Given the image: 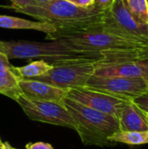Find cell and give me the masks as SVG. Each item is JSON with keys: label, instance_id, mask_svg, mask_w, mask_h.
<instances>
[{"label": "cell", "instance_id": "1", "mask_svg": "<svg viewBox=\"0 0 148 149\" xmlns=\"http://www.w3.org/2000/svg\"><path fill=\"white\" fill-rule=\"evenodd\" d=\"M15 10L40 22L51 24L56 31L84 30L100 26L105 13V10L95 7L80 8L65 0H52L46 3H38Z\"/></svg>", "mask_w": 148, "mask_h": 149}, {"label": "cell", "instance_id": "2", "mask_svg": "<svg viewBox=\"0 0 148 149\" xmlns=\"http://www.w3.org/2000/svg\"><path fill=\"white\" fill-rule=\"evenodd\" d=\"M1 45L3 52L9 59L39 58L51 65L82 60L98 61L101 59L99 55L74 50L58 40L49 42L1 41Z\"/></svg>", "mask_w": 148, "mask_h": 149}, {"label": "cell", "instance_id": "3", "mask_svg": "<svg viewBox=\"0 0 148 149\" xmlns=\"http://www.w3.org/2000/svg\"><path fill=\"white\" fill-rule=\"evenodd\" d=\"M64 105L72 116L76 125L75 130L84 145L99 147L115 145L108 139L120 131L116 117L93 110L68 98L65 100Z\"/></svg>", "mask_w": 148, "mask_h": 149}, {"label": "cell", "instance_id": "4", "mask_svg": "<svg viewBox=\"0 0 148 149\" xmlns=\"http://www.w3.org/2000/svg\"><path fill=\"white\" fill-rule=\"evenodd\" d=\"M45 38L60 41L77 51L99 55L101 58L103 52L136 49L148 45L112 34L104 30L103 24L90 29L56 31L52 34L46 35Z\"/></svg>", "mask_w": 148, "mask_h": 149}, {"label": "cell", "instance_id": "5", "mask_svg": "<svg viewBox=\"0 0 148 149\" xmlns=\"http://www.w3.org/2000/svg\"><path fill=\"white\" fill-rule=\"evenodd\" d=\"M95 62L82 60L56 65L45 74L29 79L41 81L62 89L85 87L89 79L94 74Z\"/></svg>", "mask_w": 148, "mask_h": 149}, {"label": "cell", "instance_id": "6", "mask_svg": "<svg viewBox=\"0 0 148 149\" xmlns=\"http://www.w3.org/2000/svg\"><path fill=\"white\" fill-rule=\"evenodd\" d=\"M103 28L116 36L148 45V25L136 23L122 0H113L110 7L105 10Z\"/></svg>", "mask_w": 148, "mask_h": 149}, {"label": "cell", "instance_id": "7", "mask_svg": "<svg viewBox=\"0 0 148 149\" xmlns=\"http://www.w3.org/2000/svg\"><path fill=\"white\" fill-rule=\"evenodd\" d=\"M15 101L31 120L76 129L74 120L64 104L30 100L23 94Z\"/></svg>", "mask_w": 148, "mask_h": 149}, {"label": "cell", "instance_id": "8", "mask_svg": "<svg viewBox=\"0 0 148 149\" xmlns=\"http://www.w3.org/2000/svg\"><path fill=\"white\" fill-rule=\"evenodd\" d=\"M85 87L124 100H132L148 91L143 78H106L92 75Z\"/></svg>", "mask_w": 148, "mask_h": 149}, {"label": "cell", "instance_id": "9", "mask_svg": "<svg viewBox=\"0 0 148 149\" xmlns=\"http://www.w3.org/2000/svg\"><path fill=\"white\" fill-rule=\"evenodd\" d=\"M67 98L93 110L113 115L117 119L122 108L129 101L85 87L70 89Z\"/></svg>", "mask_w": 148, "mask_h": 149}, {"label": "cell", "instance_id": "10", "mask_svg": "<svg viewBox=\"0 0 148 149\" xmlns=\"http://www.w3.org/2000/svg\"><path fill=\"white\" fill-rule=\"evenodd\" d=\"M18 86L22 94L30 100L64 104L70 89H62L51 85L29 79H21Z\"/></svg>", "mask_w": 148, "mask_h": 149}, {"label": "cell", "instance_id": "11", "mask_svg": "<svg viewBox=\"0 0 148 149\" xmlns=\"http://www.w3.org/2000/svg\"><path fill=\"white\" fill-rule=\"evenodd\" d=\"M140 62H103L99 60L95 62V71L93 75L106 78H142Z\"/></svg>", "mask_w": 148, "mask_h": 149}, {"label": "cell", "instance_id": "12", "mask_svg": "<svg viewBox=\"0 0 148 149\" xmlns=\"http://www.w3.org/2000/svg\"><path fill=\"white\" fill-rule=\"evenodd\" d=\"M120 131L123 132H144L148 131L145 113L140 109L132 100H129L122 108L119 117Z\"/></svg>", "mask_w": 148, "mask_h": 149}, {"label": "cell", "instance_id": "13", "mask_svg": "<svg viewBox=\"0 0 148 149\" xmlns=\"http://www.w3.org/2000/svg\"><path fill=\"white\" fill-rule=\"evenodd\" d=\"M0 27L12 30H33L44 32L46 35L52 34L56 31V28L51 24L7 15H0Z\"/></svg>", "mask_w": 148, "mask_h": 149}, {"label": "cell", "instance_id": "14", "mask_svg": "<svg viewBox=\"0 0 148 149\" xmlns=\"http://www.w3.org/2000/svg\"><path fill=\"white\" fill-rule=\"evenodd\" d=\"M20 78L12 69L0 70V94H3L14 100L22 94L18 81Z\"/></svg>", "mask_w": 148, "mask_h": 149}, {"label": "cell", "instance_id": "15", "mask_svg": "<svg viewBox=\"0 0 148 149\" xmlns=\"http://www.w3.org/2000/svg\"><path fill=\"white\" fill-rule=\"evenodd\" d=\"M52 66L42 59H38L23 66H13V71L21 79H34L45 74Z\"/></svg>", "mask_w": 148, "mask_h": 149}, {"label": "cell", "instance_id": "16", "mask_svg": "<svg viewBox=\"0 0 148 149\" xmlns=\"http://www.w3.org/2000/svg\"><path fill=\"white\" fill-rule=\"evenodd\" d=\"M113 144L123 143L131 146L148 144V131L144 132H123L119 131L108 139Z\"/></svg>", "mask_w": 148, "mask_h": 149}, {"label": "cell", "instance_id": "17", "mask_svg": "<svg viewBox=\"0 0 148 149\" xmlns=\"http://www.w3.org/2000/svg\"><path fill=\"white\" fill-rule=\"evenodd\" d=\"M133 20L142 25H148L147 0H122Z\"/></svg>", "mask_w": 148, "mask_h": 149}, {"label": "cell", "instance_id": "18", "mask_svg": "<svg viewBox=\"0 0 148 149\" xmlns=\"http://www.w3.org/2000/svg\"><path fill=\"white\" fill-rule=\"evenodd\" d=\"M132 101L143 112L148 113V91L145 93H142L134 99L132 100Z\"/></svg>", "mask_w": 148, "mask_h": 149}, {"label": "cell", "instance_id": "19", "mask_svg": "<svg viewBox=\"0 0 148 149\" xmlns=\"http://www.w3.org/2000/svg\"><path fill=\"white\" fill-rule=\"evenodd\" d=\"M12 3V8L15 9H21L27 6L36 5L38 3L35 0H9Z\"/></svg>", "mask_w": 148, "mask_h": 149}, {"label": "cell", "instance_id": "20", "mask_svg": "<svg viewBox=\"0 0 148 149\" xmlns=\"http://www.w3.org/2000/svg\"><path fill=\"white\" fill-rule=\"evenodd\" d=\"M78 7L85 8V9H91L94 7L93 0H65Z\"/></svg>", "mask_w": 148, "mask_h": 149}, {"label": "cell", "instance_id": "21", "mask_svg": "<svg viewBox=\"0 0 148 149\" xmlns=\"http://www.w3.org/2000/svg\"><path fill=\"white\" fill-rule=\"evenodd\" d=\"M26 149H54L50 143L46 142H35V143H28L25 146Z\"/></svg>", "mask_w": 148, "mask_h": 149}, {"label": "cell", "instance_id": "22", "mask_svg": "<svg viewBox=\"0 0 148 149\" xmlns=\"http://www.w3.org/2000/svg\"><path fill=\"white\" fill-rule=\"evenodd\" d=\"M13 65L10 63V59L7 58L5 53L0 52V70L12 69Z\"/></svg>", "mask_w": 148, "mask_h": 149}, {"label": "cell", "instance_id": "23", "mask_svg": "<svg viewBox=\"0 0 148 149\" xmlns=\"http://www.w3.org/2000/svg\"><path fill=\"white\" fill-rule=\"evenodd\" d=\"M113 1V0H93V4L95 8L105 10L110 7Z\"/></svg>", "mask_w": 148, "mask_h": 149}, {"label": "cell", "instance_id": "24", "mask_svg": "<svg viewBox=\"0 0 148 149\" xmlns=\"http://www.w3.org/2000/svg\"><path fill=\"white\" fill-rule=\"evenodd\" d=\"M141 69H142V78L146 81L148 86V61H141Z\"/></svg>", "mask_w": 148, "mask_h": 149}, {"label": "cell", "instance_id": "25", "mask_svg": "<svg viewBox=\"0 0 148 149\" xmlns=\"http://www.w3.org/2000/svg\"><path fill=\"white\" fill-rule=\"evenodd\" d=\"M3 149H17L15 148L14 147H12L8 141H5V142H3Z\"/></svg>", "mask_w": 148, "mask_h": 149}, {"label": "cell", "instance_id": "26", "mask_svg": "<svg viewBox=\"0 0 148 149\" xmlns=\"http://www.w3.org/2000/svg\"><path fill=\"white\" fill-rule=\"evenodd\" d=\"M38 3H49L52 0H35Z\"/></svg>", "mask_w": 148, "mask_h": 149}, {"label": "cell", "instance_id": "27", "mask_svg": "<svg viewBox=\"0 0 148 149\" xmlns=\"http://www.w3.org/2000/svg\"><path fill=\"white\" fill-rule=\"evenodd\" d=\"M0 149H3V141H1V138H0Z\"/></svg>", "mask_w": 148, "mask_h": 149}, {"label": "cell", "instance_id": "28", "mask_svg": "<svg viewBox=\"0 0 148 149\" xmlns=\"http://www.w3.org/2000/svg\"><path fill=\"white\" fill-rule=\"evenodd\" d=\"M145 113V112H144ZM145 115H146V120H147V126H148V113H145Z\"/></svg>", "mask_w": 148, "mask_h": 149}, {"label": "cell", "instance_id": "29", "mask_svg": "<svg viewBox=\"0 0 148 149\" xmlns=\"http://www.w3.org/2000/svg\"><path fill=\"white\" fill-rule=\"evenodd\" d=\"M0 52H3V48H2V45H1V41H0Z\"/></svg>", "mask_w": 148, "mask_h": 149}, {"label": "cell", "instance_id": "30", "mask_svg": "<svg viewBox=\"0 0 148 149\" xmlns=\"http://www.w3.org/2000/svg\"><path fill=\"white\" fill-rule=\"evenodd\" d=\"M147 2H148V0H147Z\"/></svg>", "mask_w": 148, "mask_h": 149}]
</instances>
